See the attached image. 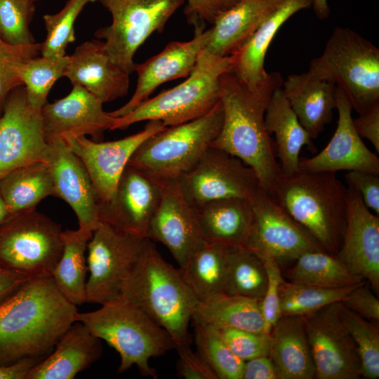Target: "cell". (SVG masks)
I'll use <instances>...</instances> for the list:
<instances>
[{
    "mask_svg": "<svg viewBox=\"0 0 379 379\" xmlns=\"http://www.w3.org/2000/svg\"><path fill=\"white\" fill-rule=\"evenodd\" d=\"M77 313L52 276L26 281L0 303V366L46 357Z\"/></svg>",
    "mask_w": 379,
    "mask_h": 379,
    "instance_id": "6da1fadb",
    "label": "cell"
},
{
    "mask_svg": "<svg viewBox=\"0 0 379 379\" xmlns=\"http://www.w3.org/2000/svg\"><path fill=\"white\" fill-rule=\"evenodd\" d=\"M278 72L255 86H248L232 72L220 79L223 111L221 129L211 147L222 149L252 168L262 190L269 192L281 173L275 147L265 124V113L273 92L281 87Z\"/></svg>",
    "mask_w": 379,
    "mask_h": 379,
    "instance_id": "7a4b0ae2",
    "label": "cell"
},
{
    "mask_svg": "<svg viewBox=\"0 0 379 379\" xmlns=\"http://www.w3.org/2000/svg\"><path fill=\"white\" fill-rule=\"evenodd\" d=\"M119 298L140 308L164 328L176 347L191 345L188 327L198 300L180 270L167 262L150 239L146 240Z\"/></svg>",
    "mask_w": 379,
    "mask_h": 379,
    "instance_id": "3957f363",
    "label": "cell"
},
{
    "mask_svg": "<svg viewBox=\"0 0 379 379\" xmlns=\"http://www.w3.org/2000/svg\"><path fill=\"white\" fill-rule=\"evenodd\" d=\"M327 253L336 255L346 225L347 187L333 172H281L270 192Z\"/></svg>",
    "mask_w": 379,
    "mask_h": 379,
    "instance_id": "277c9868",
    "label": "cell"
},
{
    "mask_svg": "<svg viewBox=\"0 0 379 379\" xmlns=\"http://www.w3.org/2000/svg\"><path fill=\"white\" fill-rule=\"evenodd\" d=\"M76 321L83 323L119 354V373L136 366L145 377L157 378L150 366L152 357L165 354L176 345L170 334L133 304L118 298L97 310L78 312Z\"/></svg>",
    "mask_w": 379,
    "mask_h": 379,
    "instance_id": "5b68a950",
    "label": "cell"
},
{
    "mask_svg": "<svg viewBox=\"0 0 379 379\" xmlns=\"http://www.w3.org/2000/svg\"><path fill=\"white\" fill-rule=\"evenodd\" d=\"M233 62V55L220 57L204 48L184 81L115 118L110 130L126 129L133 124L152 120L171 126L204 116L220 100V77L231 71Z\"/></svg>",
    "mask_w": 379,
    "mask_h": 379,
    "instance_id": "8992f818",
    "label": "cell"
},
{
    "mask_svg": "<svg viewBox=\"0 0 379 379\" xmlns=\"http://www.w3.org/2000/svg\"><path fill=\"white\" fill-rule=\"evenodd\" d=\"M307 72L341 88L358 114L379 102V49L349 28L333 30Z\"/></svg>",
    "mask_w": 379,
    "mask_h": 379,
    "instance_id": "52a82bcc",
    "label": "cell"
},
{
    "mask_svg": "<svg viewBox=\"0 0 379 379\" xmlns=\"http://www.w3.org/2000/svg\"><path fill=\"white\" fill-rule=\"evenodd\" d=\"M220 101L204 116L167 126L136 149L128 165L162 180H178L192 168L218 136L222 124Z\"/></svg>",
    "mask_w": 379,
    "mask_h": 379,
    "instance_id": "ba28073f",
    "label": "cell"
},
{
    "mask_svg": "<svg viewBox=\"0 0 379 379\" xmlns=\"http://www.w3.org/2000/svg\"><path fill=\"white\" fill-rule=\"evenodd\" d=\"M60 225L36 209L0 226V266L27 279L51 276L63 251Z\"/></svg>",
    "mask_w": 379,
    "mask_h": 379,
    "instance_id": "9c48e42d",
    "label": "cell"
},
{
    "mask_svg": "<svg viewBox=\"0 0 379 379\" xmlns=\"http://www.w3.org/2000/svg\"><path fill=\"white\" fill-rule=\"evenodd\" d=\"M111 13L110 25L95 36L104 39L113 62L131 74L137 50L154 32H162L170 18L185 0H96Z\"/></svg>",
    "mask_w": 379,
    "mask_h": 379,
    "instance_id": "30bf717a",
    "label": "cell"
},
{
    "mask_svg": "<svg viewBox=\"0 0 379 379\" xmlns=\"http://www.w3.org/2000/svg\"><path fill=\"white\" fill-rule=\"evenodd\" d=\"M147 239L100 222L87 246L86 302L101 305L119 298Z\"/></svg>",
    "mask_w": 379,
    "mask_h": 379,
    "instance_id": "8fae6325",
    "label": "cell"
},
{
    "mask_svg": "<svg viewBox=\"0 0 379 379\" xmlns=\"http://www.w3.org/2000/svg\"><path fill=\"white\" fill-rule=\"evenodd\" d=\"M178 182L182 194L194 206L225 198L251 199L261 188L252 168L213 147Z\"/></svg>",
    "mask_w": 379,
    "mask_h": 379,
    "instance_id": "7c38bea8",
    "label": "cell"
},
{
    "mask_svg": "<svg viewBox=\"0 0 379 379\" xmlns=\"http://www.w3.org/2000/svg\"><path fill=\"white\" fill-rule=\"evenodd\" d=\"M251 202L253 220L244 246L260 258H271L280 265L308 251H324L267 192L260 188Z\"/></svg>",
    "mask_w": 379,
    "mask_h": 379,
    "instance_id": "4fadbf2b",
    "label": "cell"
},
{
    "mask_svg": "<svg viewBox=\"0 0 379 379\" xmlns=\"http://www.w3.org/2000/svg\"><path fill=\"white\" fill-rule=\"evenodd\" d=\"M48 150L41 110L20 86L8 94L0 116V179L21 166L47 162Z\"/></svg>",
    "mask_w": 379,
    "mask_h": 379,
    "instance_id": "5bb4252c",
    "label": "cell"
},
{
    "mask_svg": "<svg viewBox=\"0 0 379 379\" xmlns=\"http://www.w3.org/2000/svg\"><path fill=\"white\" fill-rule=\"evenodd\" d=\"M318 379H357L361 366L356 345L338 312V302L304 317Z\"/></svg>",
    "mask_w": 379,
    "mask_h": 379,
    "instance_id": "9a60e30c",
    "label": "cell"
},
{
    "mask_svg": "<svg viewBox=\"0 0 379 379\" xmlns=\"http://www.w3.org/2000/svg\"><path fill=\"white\" fill-rule=\"evenodd\" d=\"M161 193V179L127 165L112 197L98 205L100 222L123 232L147 239L149 225Z\"/></svg>",
    "mask_w": 379,
    "mask_h": 379,
    "instance_id": "2e32d148",
    "label": "cell"
},
{
    "mask_svg": "<svg viewBox=\"0 0 379 379\" xmlns=\"http://www.w3.org/2000/svg\"><path fill=\"white\" fill-rule=\"evenodd\" d=\"M159 121H148L145 128L126 138L97 142L86 136L67 137L63 140L84 163L91 178L97 202H107L136 149L146 139L164 130Z\"/></svg>",
    "mask_w": 379,
    "mask_h": 379,
    "instance_id": "e0dca14e",
    "label": "cell"
},
{
    "mask_svg": "<svg viewBox=\"0 0 379 379\" xmlns=\"http://www.w3.org/2000/svg\"><path fill=\"white\" fill-rule=\"evenodd\" d=\"M161 181V197L150 221L147 239L168 248L181 269L204 239L195 208L182 194L178 180Z\"/></svg>",
    "mask_w": 379,
    "mask_h": 379,
    "instance_id": "ac0fdd59",
    "label": "cell"
},
{
    "mask_svg": "<svg viewBox=\"0 0 379 379\" xmlns=\"http://www.w3.org/2000/svg\"><path fill=\"white\" fill-rule=\"evenodd\" d=\"M209 29L194 27V37L187 41H171L162 51L143 63H135L137 85L130 100L122 107L109 112L111 117H123L149 98L160 85L173 79L186 78L194 68L205 48Z\"/></svg>",
    "mask_w": 379,
    "mask_h": 379,
    "instance_id": "d6986e66",
    "label": "cell"
},
{
    "mask_svg": "<svg viewBox=\"0 0 379 379\" xmlns=\"http://www.w3.org/2000/svg\"><path fill=\"white\" fill-rule=\"evenodd\" d=\"M102 104L77 84L65 97L47 102L41 109L47 142L86 135L100 142L115 119L104 111Z\"/></svg>",
    "mask_w": 379,
    "mask_h": 379,
    "instance_id": "ffe728a7",
    "label": "cell"
},
{
    "mask_svg": "<svg viewBox=\"0 0 379 379\" xmlns=\"http://www.w3.org/2000/svg\"><path fill=\"white\" fill-rule=\"evenodd\" d=\"M337 126L327 145L310 158H300L299 168L316 172L362 171L379 174V158L357 133L352 106L343 91L336 86Z\"/></svg>",
    "mask_w": 379,
    "mask_h": 379,
    "instance_id": "44dd1931",
    "label": "cell"
},
{
    "mask_svg": "<svg viewBox=\"0 0 379 379\" xmlns=\"http://www.w3.org/2000/svg\"><path fill=\"white\" fill-rule=\"evenodd\" d=\"M346 225L336 257L352 273L379 290V216L366 207L360 195L347 187Z\"/></svg>",
    "mask_w": 379,
    "mask_h": 379,
    "instance_id": "7402d4cb",
    "label": "cell"
},
{
    "mask_svg": "<svg viewBox=\"0 0 379 379\" xmlns=\"http://www.w3.org/2000/svg\"><path fill=\"white\" fill-rule=\"evenodd\" d=\"M49 144L47 162L55 197L66 201L76 214L79 229L91 232L100 224L98 204L88 172L64 140Z\"/></svg>",
    "mask_w": 379,
    "mask_h": 379,
    "instance_id": "603a6c76",
    "label": "cell"
},
{
    "mask_svg": "<svg viewBox=\"0 0 379 379\" xmlns=\"http://www.w3.org/2000/svg\"><path fill=\"white\" fill-rule=\"evenodd\" d=\"M69 56L63 77L72 85L84 88L102 103L128 93L130 74L112 62L103 41H85Z\"/></svg>",
    "mask_w": 379,
    "mask_h": 379,
    "instance_id": "cb8c5ba5",
    "label": "cell"
},
{
    "mask_svg": "<svg viewBox=\"0 0 379 379\" xmlns=\"http://www.w3.org/2000/svg\"><path fill=\"white\" fill-rule=\"evenodd\" d=\"M101 340L81 321H74L52 352L27 373L25 379H72L100 359Z\"/></svg>",
    "mask_w": 379,
    "mask_h": 379,
    "instance_id": "d4e9b609",
    "label": "cell"
},
{
    "mask_svg": "<svg viewBox=\"0 0 379 379\" xmlns=\"http://www.w3.org/2000/svg\"><path fill=\"white\" fill-rule=\"evenodd\" d=\"M284 0H239L212 24L205 49L220 57L232 56Z\"/></svg>",
    "mask_w": 379,
    "mask_h": 379,
    "instance_id": "484cf974",
    "label": "cell"
},
{
    "mask_svg": "<svg viewBox=\"0 0 379 379\" xmlns=\"http://www.w3.org/2000/svg\"><path fill=\"white\" fill-rule=\"evenodd\" d=\"M281 88L300 123L316 139L332 120L336 85L306 72L288 75Z\"/></svg>",
    "mask_w": 379,
    "mask_h": 379,
    "instance_id": "4316f807",
    "label": "cell"
},
{
    "mask_svg": "<svg viewBox=\"0 0 379 379\" xmlns=\"http://www.w3.org/2000/svg\"><path fill=\"white\" fill-rule=\"evenodd\" d=\"M204 241L244 246L253 220L251 199L225 198L195 206Z\"/></svg>",
    "mask_w": 379,
    "mask_h": 379,
    "instance_id": "83f0119b",
    "label": "cell"
},
{
    "mask_svg": "<svg viewBox=\"0 0 379 379\" xmlns=\"http://www.w3.org/2000/svg\"><path fill=\"white\" fill-rule=\"evenodd\" d=\"M270 357L279 379L315 378L304 317H279L270 331Z\"/></svg>",
    "mask_w": 379,
    "mask_h": 379,
    "instance_id": "f1b7e54d",
    "label": "cell"
},
{
    "mask_svg": "<svg viewBox=\"0 0 379 379\" xmlns=\"http://www.w3.org/2000/svg\"><path fill=\"white\" fill-rule=\"evenodd\" d=\"M312 0H284L234 54L231 69L248 86H255L268 75L265 69L267 50L281 27L298 11L312 7Z\"/></svg>",
    "mask_w": 379,
    "mask_h": 379,
    "instance_id": "f546056e",
    "label": "cell"
},
{
    "mask_svg": "<svg viewBox=\"0 0 379 379\" xmlns=\"http://www.w3.org/2000/svg\"><path fill=\"white\" fill-rule=\"evenodd\" d=\"M265 124L268 133L275 135V153L282 173L291 174L299 169V155L304 146L312 152L316 150L312 139L300 123L281 87L273 92L268 102Z\"/></svg>",
    "mask_w": 379,
    "mask_h": 379,
    "instance_id": "4dcf8cb0",
    "label": "cell"
},
{
    "mask_svg": "<svg viewBox=\"0 0 379 379\" xmlns=\"http://www.w3.org/2000/svg\"><path fill=\"white\" fill-rule=\"evenodd\" d=\"M259 299L222 293L198 301L192 320L217 328L231 327L265 333Z\"/></svg>",
    "mask_w": 379,
    "mask_h": 379,
    "instance_id": "1f68e13d",
    "label": "cell"
},
{
    "mask_svg": "<svg viewBox=\"0 0 379 379\" xmlns=\"http://www.w3.org/2000/svg\"><path fill=\"white\" fill-rule=\"evenodd\" d=\"M0 193L11 215L36 209L44 199L55 197L48 162L32 163L9 172L0 179Z\"/></svg>",
    "mask_w": 379,
    "mask_h": 379,
    "instance_id": "d6a6232c",
    "label": "cell"
},
{
    "mask_svg": "<svg viewBox=\"0 0 379 379\" xmlns=\"http://www.w3.org/2000/svg\"><path fill=\"white\" fill-rule=\"evenodd\" d=\"M180 270L198 301L225 293L227 246L204 241Z\"/></svg>",
    "mask_w": 379,
    "mask_h": 379,
    "instance_id": "836d02e7",
    "label": "cell"
},
{
    "mask_svg": "<svg viewBox=\"0 0 379 379\" xmlns=\"http://www.w3.org/2000/svg\"><path fill=\"white\" fill-rule=\"evenodd\" d=\"M92 235L80 229L62 231L63 251L51 275L59 290L76 306L86 302L85 252Z\"/></svg>",
    "mask_w": 379,
    "mask_h": 379,
    "instance_id": "e575fe53",
    "label": "cell"
},
{
    "mask_svg": "<svg viewBox=\"0 0 379 379\" xmlns=\"http://www.w3.org/2000/svg\"><path fill=\"white\" fill-rule=\"evenodd\" d=\"M294 261L287 274L291 281L336 288L357 285L365 281L352 273L336 255L324 251L304 253Z\"/></svg>",
    "mask_w": 379,
    "mask_h": 379,
    "instance_id": "d590c367",
    "label": "cell"
},
{
    "mask_svg": "<svg viewBox=\"0 0 379 379\" xmlns=\"http://www.w3.org/2000/svg\"><path fill=\"white\" fill-rule=\"evenodd\" d=\"M267 274L262 260L245 246H227L225 293L251 298H263Z\"/></svg>",
    "mask_w": 379,
    "mask_h": 379,
    "instance_id": "8d00e7d4",
    "label": "cell"
},
{
    "mask_svg": "<svg viewBox=\"0 0 379 379\" xmlns=\"http://www.w3.org/2000/svg\"><path fill=\"white\" fill-rule=\"evenodd\" d=\"M359 284L327 288L284 281L279 290L280 317L309 315L326 305L341 302Z\"/></svg>",
    "mask_w": 379,
    "mask_h": 379,
    "instance_id": "74e56055",
    "label": "cell"
},
{
    "mask_svg": "<svg viewBox=\"0 0 379 379\" xmlns=\"http://www.w3.org/2000/svg\"><path fill=\"white\" fill-rule=\"evenodd\" d=\"M194 338L197 353L218 379H242L244 361L232 352L215 327L194 324Z\"/></svg>",
    "mask_w": 379,
    "mask_h": 379,
    "instance_id": "f35d334b",
    "label": "cell"
},
{
    "mask_svg": "<svg viewBox=\"0 0 379 379\" xmlns=\"http://www.w3.org/2000/svg\"><path fill=\"white\" fill-rule=\"evenodd\" d=\"M340 317L353 340L361 361V376L379 377V330L377 326L338 302Z\"/></svg>",
    "mask_w": 379,
    "mask_h": 379,
    "instance_id": "ab89813d",
    "label": "cell"
},
{
    "mask_svg": "<svg viewBox=\"0 0 379 379\" xmlns=\"http://www.w3.org/2000/svg\"><path fill=\"white\" fill-rule=\"evenodd\" d=\"M69 55L62 57H35L25 65L22 79L31 105L41 110L48 102L50 90L55 81L63 77Z\"/></svg>",
    "mask_w": 379,
    "mask_h": 379,
    "instance_id": "60d3db41",
    "label": "cell"
},
{
    "mask_svg": "<svg viewBox=\"0 0 379 379\" xmlns=\"http://www.w3.org/2000/svg\"><path fill=\"white\" fill-rule=\"evenodd\" d=\"M95 1L96 0H68L58 13L44 15L46 36L41 43V55H66L67 46L76 39L74 25L78 15L87 4Z\"/></svg>",
    "mask_w": 379,
    "mask_h": 379,
    "instance_id": "b9f144b4",
    "label": "cell"
},
{
    "mask_svg": "<svg viewBox=\"0 0 379 379\" xmlns=\"http://www.w3.org/2000/svg\"><path fill=\"white\" fill-rule=\"evenodd\" d=\"M41 43L12 45L0 38V112L8 94L23 86L22 72L26 62L38 56Z\"/></svg>",
    "mask_w": 379,
    "mask_h": 379,
    "instance_id": "7bdbcfd3",
    "label": "cell"
},
{
    "mask_svg": "<svg viewBox=\"0 0 379 379\" xmlns=\"http://www.w3.org/2000/svg\"><path fill=\"white\" fill-rule=\"evenodd\" d=\"M34 11V3L27 0H0L1 39L12 45L35 43L29 29Z\"/></svg>",
    "mask_w": 379,
    "mask_h": 379,
    "instance_id": "ee69618b",
    "label": "cell"
},
{
    "mask_svg": "<svg viewBox=\"0 0 379 379\" xmlns=\"http://www.w3.org/2000/svg\"><path fill=\"white\" fill-rule=\"evenodd\" d=\"M217 329L229 348L242 361H246L260 356H270V333H255L231 327Z\"/></svg>",
    "mask_w": 379,
    "mask_h": 379,
    "instance_id": "f6af8a7d",
    "label": "cell"
},
{
    "mask_svg": "<svg viewBox=\"0 0 379 379\" xmlns=\"http://www.w3.org/2000/svg\"><path fill=\"white\" fill-rule=\"evenodd\" d=\"M267 274V286L260 302V309L264 320L265 333H270L273 326L280 317L279 290L284 279L280 265L273 258H261Z\"/></svg>",
    "mask_w": 379,
    "mask_h": 379,
    "instance_id": "bcb514c9",
    "label": "cell"
},
{
    "mask_svg": "<svg viewBox=\"0 0 379 379\" xmlns=\"http://www.w3.org/2000/svg\"><path fill=\"white\" fill-rule=\"evenodd\" d=\"M185 13L189 23L205 27L213 24L224 11L233 6L239 0H185Z\"/></svg>",
    "mask_w": 379,
    "mask_h": 379,
    "instance_id": "7dc6e473",
    "label": "cell"
},
{
    "mask_svg": "<svg viewBox=\"0 0 379 379\" xmlns=\"http://www.w3.org/2000/svg\"><path fill=\"white\" fill-rule=\"evenodd\" d=\"M379 174L362 171H350L345 178L348 187L354 189L364 204L379 215Z\"/></svg>",
    "mask_w": 379,
    "mask_h": 379,
    "instance_id": "c3c4849f",
    "label": "cell"
},
{
    "mask_svg": "<svg viewBox=\"0 0 379 379\" xmlns=\"http://www.w3.org/2000/svg\"><path fill=\"white\" fill-rule=\"evenodd\" d=\"M179 359L177 371L180 378L185 379H218L217 375L205 361L188 346L175 348Z\"/></svg>",
    "mask_w": 379,
    "mask_h": 379,
    "instance_id": "681fc988",
    "label": "cell"
},
{
    "mask_svg": "<svg viewBox=\"0 0 379 379\" xmlns=\"http://www.w3.org/2000/svg\"><path fill=\"white\" fill-rule=\"evenodd\" d=\"M340 302L364 318L379 319V300L365 281L356 286Z\"/></svg>",
    "mask_w": 379,
    "mask_h": 379,
    "instance_id": "f907efd6",
    "label": "cell"
},
{
    "mask_svg": "<svg viewBox=\"0 0 379 379\" xmlns=\"http://www.w3.org/2000/svg\"><path fill=\"white\" fill-rule=\"evenodd\" d=\"M352 122L358 135L370 141L379 152V102L359 114L358 117L352 119Z\"/></svg>",
    "mask_w": 379,
    "mask_h": 379,
    "instance_id": "816d5d0a",
    "label": "cell"
},
{
    "mask_svg": "<svg viewBox=\"0 0 379 379\" xmlns=\"http://www.w3.org/2000/svg\"><path fill=\"white\" fill-rule=\"evenodd\" d=\"M242 379H279L270 356H260L244 361Z\"/></svg>",
    "mask_w": 379,
    "mask_h": 379,
    "instance_id": "f5cc1de1",
    "label": "cell"
},
{
    "mask_svg": "<svg viewBox=\"0 0 379 379\" xmlns=\"http://www.w3.org/2000/svg\"><path fill=\"white\" fill-rule=\"evenodd\" d=\"M45 357L29 358L0 366V379H25L30 368Z\"/></svg>",
    "mask_w": 379,
    "mask_h": 379,
    "instance_id": "db71d44e",
    "label": "cell"
},
{
    "mask_svg": "<svg viewBox=\"0 0 379 379\" xmlns=\"http://www.w3.org/2000/svg\"><path fill=\"white\" fill-rule=\"evenodd\" d=\"M29 279L0 266V303Z\"/></svg>",
    "mask_w": 379,
    "mask_h": 379,
    "instance_id": "11a10c76",
    "label": "cell"
},
{
    "mask_svg": "<svg viewBox=\"0 0 379 379\" xmlns=\"http://www.w3.org/2000/svg\"><path fill=\"white\" fill-rule=\"evenodd\" d=\"M313 11L316 17L319 20H325L330 15V8L328 0H312Z\"/></svg>",
    "mask_w": 379,
    "mask_h": 379,
    "instance_id": "9f6ffc18",
    "label": "cell"
},
{
    "mask_svg": "<svg viewBox=\"0 0 379 379\" xmlns=\"http://www.w3.org/2000/svg\"><path fill=\"white\" fill-rule=\"evenodd\" d=\"M11 215L6 204L0 193V226L9 218Z\"/></svg>",
    "mask_w": 379,
    "mask_h": 379,
    "instance_id": "6f0895ef",
    "label": "cell"
},
{
    "mask_svg": "<svg viewBox=\"0 0 379 379\" xmlns=\"http://www.w3.org/2000/svg\"><path fill=\"white\" fill-rule=\"evenodd\" d=\"M27 1H29L30 2H32V3H34L35 1H38V0H27Z\"/></svg>",
    "mask_w": 379,
    "mask_h": 379,
    "instance_id": "680465c9",
    "label": "cell"
},
{
    "mask_svg": "<svg viewBox=\"0 0 379 379\" xmlns=\"http://www.w3.org/2000/svg\"><path fill=\"white\" fill-rule=\"evenodd\" d=\"M1 112H0V116H1Z\"/></svg>",
    "mask_w": 379,
    "mask_h": 379,
    "instance_id": "91938a15",
    "label": "cell"
},
{
    "mask_svg": "<svg viewBox=\"0 0 379 379\" xmlns=\"http://www.w3.org/2000/svg\"><path fill=\"white\" fill-rule=\"evenodd\" d=\"M1 38V37H0Z\"/></svg>",
    "mask_w": 379,
    "mask_h": 379,
    "instance_id": "94428289",
    "label": "cell"
}]
</instances>
